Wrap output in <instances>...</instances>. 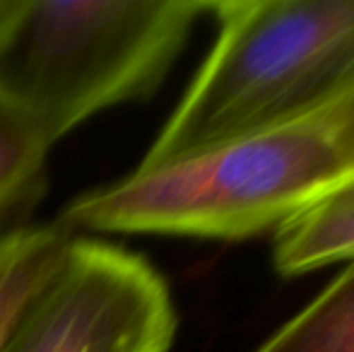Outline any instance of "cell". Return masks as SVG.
I'll use <instances>...</instances> for the list:
<instances>
[{
	"mask_svg": "<svg viewBox=\"0 0 354 352\" xmlns=\"http://www.w3.org/2000/svg\"><path fill=\"white\" fill-rule=\"evenodd\" d=\"M71 239L61 225H22L0 232V352L24 306L61 263Z\"/></svg>",
	"mask_w": 354,
	"mask_h": 352,
	"instance_id": "8992f818",
	"label": "cell"
},
{
	"mask_svg": "<svg viewBox=\"0 0 354 352\" xmlns=\"http://www.w3.org/2000/svg\"><path fill=\"white\" fill-rule=\"evenodd\" d=\"M176 328L169 285L147 259L73 237L3 352H169Z\"/></svg>",
	"mask_w": 354,
	"mask_h": 352,
	"instance_id": "277c9868",
	"label": "cell"
},
{
	"mask_svg": "<svg viewBox=\"0 0 354 352\" xmlns=\"http://www.w3.org/2000/svg\"><path fill=\"white\" fill-rule=\"evenodd\" d=\"M272 261L284 277L354 261V181L282 222L275 230Z\"/></svg>",
	"mask_w": 354,
	"mask_h": 352,
	"instance_id": "5b68a950",
	"label": "cell"
},
{
	"mask_svg": "<svg viewBox=\"0 0 354 352\" xmlns=\"http://www.w3.org/2000/svg\"><path fill=\"white\" fill-rule=\"evenodd\" d=\"M24 0H0V39L5 37V32L10 29V24L15 22L17 12L22 10Z\"/></svg>",
	"mask_w": 354,
	"mask_h": 352,
	"instance_id": "9c48e42d",
	"label": "cell"
},
{
	"mask_svg": "<svg viewBox=\"0 0 354 352\" xmlns=\"http://www.w3.org/2000/svg\"><path fill=\"white\" fill-rule=\"evenodd\" d=\"M48 150L37 123L0 89V215L39 186Z\"/></svg>",
	"mask_w": 354,
	"mask_h": 352,
	"instance_id": "ba28073f",
	"label": "cell"
},
{
	"mask_svg": "<svg viewBox=\"0 0 354 352\" xmlns=\"http://www.w3.org/2000/svg\"><path fill=\"white\" fill-rule=\"evenodd\" d=\"M256 352H354V261Z\"/></svg>",
	"mask_w": 354,
	"mask_h": 352,
	"instance_id": "52a82bcc",
	"label": "cell"
},
{
	"mask_svg": "<svg viewBox=\"0 0 354 352\" xmlns=\"http://www.w3.org/2000/svg\"><path fill=\"white\" fill-rule=\"evenodd\" d=\"M207 12L212 51L138 167L246 136L354 77V0H219Z\"/></svg>",
	"mask_w": 354,
	"mask_h": 352,
	"instance_id": "7a4b0ae2",
	"label": "cell"
},
{
	"mask_svg": "<svg viewBox=\"0 0 354 352\" xmlns=\"http://www.w3.org/2000/svg\"><path fill=\"white\" fill-rule=\"evenodd\" d=\"M203 12L198 0H24L0 39V89L53 145L94 113L149 97Z\"/></svg>",
	"mask_w": 354,
	"mask_h": 352,
	"instance_id": "3957f363",
	"label": "cell"
},
{
	"mask_svg": "<svg viewBox=\"0 0 354 352\" xmlns=\"http://www.w3.org/2000/svg\"><path fill=\"white\" fill-rule=\"evenodd\" d=\"M354 181V77L321 102L77 196L58 225L239 241Z\"/></svg>",
	"mask_w": 354,
	"mask_h": 352,
	"instance_id": "6da1fadb",
	"label": "cell"
}]
</instances>
